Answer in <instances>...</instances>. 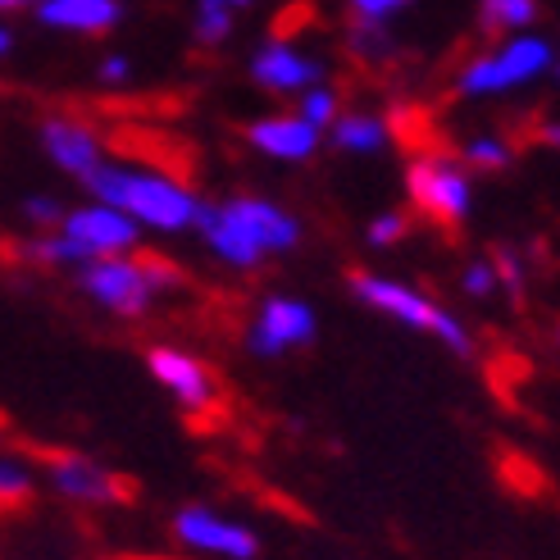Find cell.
Returning <instances> with one entry per match:
<instances>
[{
    "instance_id": "10",
    "label": "cell",
    "mask_w": 560,
    "mask_h": 560,
    "mask_svg": "<svg viewBox=\"0 0 560 560\" xmlns=\"http://www.w3.org/2000/svg\"><path fill=\"white\" fill-rule=\"evenodd\" d=\"M170 528L187 551L210 556V560H260V551H265L260 534L246 520L219 511V506H201V501L178 506Z\"/></svg>"
},
{
    "instance_id": "24",
    "label": "cell",
    "mask_w": 560,
    "mask_h": 560,
    "mask_svg": "<svg viewBox=\"0 0 560 560\" xmlns=\"http://www.w3.org/2000/svg\"><path fill=\"white\" fill-rule=\"evenodd\" d=\"M410 233V214L406 210H378L370 223H365V242L374 250H392V246H401Z\"/></svg>"
},
{
    "instance_id": "12",
    "label": "cell",
    "mask_w": 560,
    "mask_h": 560,
    "mask_svg": "<svg viewBox=\"0 0 560 560\" xmlns=\"http://www.w3.org/2000/svg\"><path fill=\"white\" fill-rule=\"evenodd\" d=\"M246 73H250V82H256L260 92L296 101L305 88L328 82V60H324V55H315V50H305L292 37H265L256 46V55H250Z\"/></svg>"
},
{
    "instance_id": "28",
    "label": "cell",
    "mask_w": 560,
    "mask_h": 560,
    "mask_svg": "<svg viewBox=\"0 0 560 560\" xmlns=\"http://www.w3.org/2000/svg\"><path fill=\"white\" fill-rule=\"evenodd\" d=\"M415 0H347V19H365V23H392L406 14Z\"/></svg>"
},
{
    "instance_id": "17",
    "label": "cell",
    "mask_w": 560,
    "mask_h": 560,
    "mask_svg": "<svg viewBox=\"0 0 560 560\" xmlns=\"http://www.w3.org/2000/svg\"><path fill=\"white\" fill-rule=\"evenodd\" d=\"M347 50L360 65H387L397 55V33L392 23H365V19H347Z\"/></svg>"
},
{
    "instance_id": "20",
    "label": "cell",
    "mask_w": 560,
    "mask_h": 560,
    "mask_svg": "<svg viewBox=\"0 0 560 560\" xmlns=\"http://www.w3.org/2000/svg\"><path fill=\"white\" fill-rule=\"evenodd\" d=\"M456 160L465 164V170H479V174H501V170H511L515 147H511L501 132H474V137H465V142H460Z\"/></svg>"
},
{
    "instance_id": "6",
    "label": "cell",
    "mask_w": 560,
    "mask_h": 560,
    "mask_svg": "<svg viewBox=\"0 0 560 560\" xmlns=\"http://www.w3.org/2000/svg\"><path fill=\"white\" fill-rule=\"evenodd\" d=\"M551 42L534 37V33H520L506 37L501 46L474 55V60L456 73V92L465 101H488V96H506L524 82H538L551 69Z\"/></svg>"
},
{
    "instance_id": "5",
    "label": "cell",
    "mask_w": 560,
    "mask_h": 560,
    "mask_svg": "<svg viewBox=\"0 0 560 560\" xmlns=\"http://www.w3.org/2000/svg\"><path fill=\"white\" fill-rule=\"evenodd\" d=\"M347 288H351V296L360 305H365V311H374V315H383L392 324H401V328L429 332V338H438L446 351L460 355V360L474 355V338H469L465 319H456L429 292H419V288L401 283V278H392V273H374V269H355L347 278Z\"/></svg>"
},
{
    "instance_id": "22",
    "label": "cell",
    "mask_w": 560,
    "mask_h": 560,
    "mask_svg": "<svg viewBox=\"0 0 560 560\" xmlns=\"http://www.w3.org/2000/svg\"><path fill=\"white\" fill-rule=\"evenodd\" d=\"M292 109L296 115L311 124V128H319V132H328L332 124H338V115H342V92L332 88V82H315V88H305L296 101H292Z\"/></svg>"
},
{
    "instance_id": "13",
    "label": "cell",
    "mask_w": 560,
    "mask_h": 560,
    "mask_svg": "<svg viewBox=\"0 0 560 560\" xmlns=\"http://www.w3.org/2000/svg\"><path fill=\"white\" fill-rule=\"evenodd\" d=\"M37 147H42V155L55 164V170H60L65 178H73V183H88L101 164L109 160L105 137L88 119L65 115V109H50V115H42Z\"/></svg>"
},
{
    "instance_id": "26",
    "label": "cell",
    "mask_w": 560,
    "mask_h": 560,
    "mask_svg": "<svg viewBox=\"0 0 560 560\" xmlns=\"http://www.w3.org/2000/svg\"><path fill=\"white\" fill-rule=\"evenodd\" d=\"M23 219L27 223H33V229L37 233H50V229H60V219H65V201H60V196H23Z\"/></svg>"
},
{
    "instance_id": "21",
    "label": "cell",
    "mask_w": 560,
    "mask_h": 560,
    "mask_svg": "<svg viewBox=\"0 0 560 560\" xmlns=\"http://www.w3.org/2000/svg\"><path fill=\"white\" fill-rule=\"evenodd\" d=\"M237 27V10L229 0H196L191 5V37L201 46H223Z\"/></svg>"
},
{
    "instance_id": "31",
    "label": "cell",
    "mask_w": 560,
    "mask_h": 560,
    "mask_svg": "<svg viewBox=\"0 0 560 560\" xmlns=\"http://www.w3.org/2000/svg\"><path fill=\"white\" fill-rule=\"evenodd\" d=\"M538 137H542V142H547V147H556V151H560V119H547Z\"/></svg>"
},
{
    "instance_id": "9",
    "label": "cell",
    "mask_w": 560,
    "mask_h": 560,
    "mask_svg": "<svg viewBox=\"0 0 560 560\" xmlns=\"http://www.w3.org/2000/svg\"><path fill=\"white\" fill-rule=\"evenodd\" d=\"M142 365H147V374L155 378V387H160L183 415H210V410L223 401L219 374H214L196 351H187V347L151 342L147 355H142Z\"/></svg>"
},
{
    "instance_id": "18",
    "label": "cell",
    "mask_w": 560,
    "mask_h": 560,
    "mask_svg": "<svg viewBox=\"0 0 560 560\" xmlns=\"http://www.w3.org/2000/svg\"><path fill=\"white\" fill-rule=\"evenodd\" d=\"M42 488V469L23 452H0V506H23Z\"/></svg>"
},
{
    "instance_id": "29",
    "label": "cell",
    "mask_w": 560,
    "mask_h": 560,
    "mask_svg": "<svg viewBox=\"0 0 560 560\" xmlns=\"http://www.w3.org/2000/svg\"><path fill=\"white\" fill-rule=\"evenodd\" d=\"M42 5V0H0V19H10V14H33Z\"/></svg>"
},
{
    "instance_id": "8",
    "label": "cell",
    "mask_w": 560,
    "mask_h": 560,
    "mask_svg": "<svg viewBox=\"0 0 560 560\" xmlns=\"http://www.w3.org/2000/svg\"><path fill=\"white\" fill-rule=\"evenodd\" d=\"M319 338V315L305 296L269 292L260 296L256 315L246 324V351L256 360H283L292 351H305Z\"/></svg>"
},
{
    "instance_id": "2",
    "label": "cell",
    "mask_w": 560,
    "mask_h": 560,
    "mask_svg": "<svg viewBox=\"0 0 560 560\" xmlns=\"http://www.w3.org/2000/svg\"><path fill=\"white\" fill-rule=\"evenodd\" d=\"M82 191L92 201L119 210L124 219H132L142 233H160V237H183V233L196 237V223L206 214V196L187 178L160 170V164L119 160L115 151L82 183Z\"/></svg>"
},
{
    "instance_id": "7",
    "label": "cell",
    "mask_w": 560,
    "mask_h": 560,
    "mask_svg": "<svg viewBox=\"0 0 560 560\" xmlns=\"http://www.w3.org/2000/svg\"><path fill=\"white\" fill-rule=\"evenodd\" d=\"M406 196L415 214L442 223V229H460L474 214V178L456 155H438V151L415 155L406 164Z\"/></svg>"
},
{
    "instance_id": "23",
    "label": "cell",
    "mask_w": 560,
    "mask_h": 560,
    "mask_svg": "<svg viewBox=\"0 0 560 560\" xmlns=\"http://www.w3.org/2000/svg\"><path fill=\"white\" fill-rule=\"evenodd\" d=\"M488 260H492V269H497V288L506 292L511 301H520L524 288H528V265H524V256H520L515 246H497Z\"/></svg>"
},
{
    "instance_id": "19",
    "label": "cell",
    "mask_w": 560,
    "mask_h": 560,
    "mask_svg": "<svg viewBox=\"0 0 560 560\" xmlns=\"http://www.w3.org/2000/svg\"><path fill=\"white\" fill-rule=\"evenodd\" d=\"M538 19V0H479V27L488 37H520Z\"/></svg>"
},
{
    "instance_id": "15",
    "label": "cell",
    "mask_w": 560,
    "mask_h": 560,
    "mask_svg": "<svg viewBox=\"0 0 560 560\" xmlns=\"http://www.w3.org/2000/svg\"><path fill=\"white\" fill-rule=\"evenodd\" d=\"M33 19L60 37H109L124 27L128 5L124 0H42Z\"/></svg>"
},
{
    "instance_id": "3",
    "label": "cell",
    "mask_w": 560,
    "mask_h": 560,
    "mask_svg": "<svg viewBox=\"0 0 560 560\" xmlns=\"http://www.w3.org/2000/svg\"><path fill=\"white\" fill-rule=\"evenodd\" d=\"M142 229H137L132 219H124L119 210H109L101 201H78L65 210L60 229L50 233H37L27 237L19 250L23 260H37L46 269H88L96 260H109V256H132V250H142Z\"/></svg>"
},
{
    "instance_id": "4",
    "label": "cell",
    "mask_w": 560,
    "mask_h": 560,
    "mask_svg": "<svg viewBox=\"0 0 560 560\" xmlns=\"http://www.w3.org/2000/svg\"><path fill=\"white\" fill-rule=\"evenodd\" d=\"M187 288V273L160 256H109L78 269V292L115 319H147L160 301Z\"/></svg>"
},
{
    "instance_id": "25",
    "label": "cell",
    "mask_w": 560,
    "mask_h": 560,
    "mask_svg": "<svg viewBox=\"0 0 560 560\" xmlns=\"http://www.w3.org/2000/svg\"><path fill=\"white\" fill-rule=\"evenodd\" d=\"M137 82V60L128 50H105L101 60H96V88L105 92H124Z\"/></svg>"
},
{
    "instance_id": "16",
    "label": "cell",
    "mask_w": 560,
    "mask_h": 560,
    "mask_svg": "<svg viewBox=\"0 0 560 560\" xmlns=\"http://www.w3.org/2000/svg\"><path fill=\"white\" fill-rule=\"evenodd\" d=\"M324 137H328L332 151L370 160V155H383L392 147V124L383 115H374V109H342L338 124H332Z\"/></svg>"
},
{
    "instance_id": "14",
    "label": "cell",
    "mask_w": 560,
    "mask_h": 560,
    "mask_svg": "<svg viewBox=\"0 0 560 560\" xmlns=\"http://www.w3.org/2000/svg\"><path fill=\"white\" fill-rule=\"evenodd\" d=\"M242 137H246L250 151L265 155V160H273V164H311V160L319 155V147H324V132L305 124L296 109H273V115H256V119L242 128Z\"/></svg>"
},
{
    "instance_id": "11",
    "label": "cell",
    "mask_w": 560,
    "mask_h": 560,
    "mask_svg": "<svg viewBox=\"0 0 560 560\" xmlns=\"http://www.w3.org/2000/svg\"><path fill=\"white\" fill-rule=\"evenodd\" d=\"M42 488H50L60 501L82 511H109V506H124L128 488L124 479L109 465L82 456V452H55L42 465Z\"/></svg>"
},
{
    "instance_id": "1",
    "label": "cell",
    "mask_w": 560,
    "mask_h": 560,
    "mask_svg": "<svg viewBox=\"0 0 560 560\" xmlns=\"http://www.w3.org/2000/svg\"><path fill=\"white\" fill-rule=\"evenodd\" d=\"M206 256L233 273H256L278 256H292L305 229L301 219L260 191H233L223 201H206V214L196 223Z\"/></svg>"
},
{
    "instance_id": "30",
    "label": "cell",
    "mask_w": 560,
    "mask_h": 560,
    "mask_svg": "<svg viewBox=\"0 0 560 560\" xmlns=\"http://www.w3.org/2000/svg\"><path fill=\"white\" fill-rule=\"evenodd\" d=\"M14 46H19V37H14L10 19H0V60H10V55H14Z\"/></svg>"
},
{
    "instance_id": "32",
    "label": "cell",
    "mask_w": 560,
    "mask_h": 560,
    "mask_svg": "<svg viewBox=\"0 0 560 560\" xmlns=\"http://www.w3.org/2000/svg\"><path fill=\"white\" fill-rule=\"evenodd\" d=\"M556 342H560V328H556Z\"/></svg>"
},
{
    "instance_id": "27",
    "label": "cell",
    "mask_w": 560,
    "mask_h": 560,
    "mask_svg": "<svg viewBox=\"0 0 560 560\" xmlns=\"http://www.w3.org/2000/svg\"><path fill=\"white\" fill-rule=\"evenodd\" d=\"M460 292H465L469 301H488L492 292H501V288H497V269H492L488 256H483V260H469V265L460 269Z\"/></svg>"
}]
</instances>
